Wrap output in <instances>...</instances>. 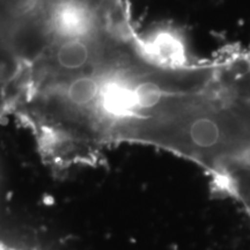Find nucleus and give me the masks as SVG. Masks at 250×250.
I'll list each match as a JSON object with an SVG mask.
<instances>
[{"label": "nucleus", "mask_w": 250, "mask_h": 250, "mask_svg": "<svg viewBox=\"0 0 250 250\" xmlns=\"http://www.w3.org/2000/svg\"><path fill=\"white\" fill-rule=\"evenodd\" d=\"M120 31L114 28L94 39H71L51 42L39 61L40 72L76 74L86 71L98 61L108 43Z\"/></svg>", "instance_id": "1"}, {"label": "nucleus", "mask_w": 250, "mask_h": 250, "mask_svg": "<svg viewBox=\"0 0 250 250\" xmlns=\"http://www.w3.org/2000/svg\"><path fill=\"white\" fill-rule=\"evenodd\" d=\"M52 1H55V0H22V2H24L26 5L35 6V7H43V8H44L45 6H48L49 4H51Z\"/></svg>", "instance_id": "2"}]
</instances>
